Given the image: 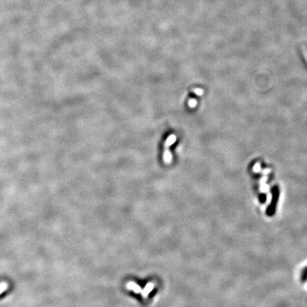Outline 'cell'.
I'll list each match as a JSON object with an SVG mask.
<instances>
[{
  "label": "cell",
  "mask_w": 307,
  "mask_h": 307,
  "mask_svg": "<svg viewBox=\"0 0 307 307\" xmlns=\"http://www.w3.org/2000/svg\"><path fill=\"white\" fill-rule=\"evenodd\" d=\"M271 191H272V200L269 205V206L267 207L266 210L267 216H268L269 217H272L273 216H274L275 213H276L277 203H278L279 195H280L279 187L278 186H277V185H275V186L272 188Z\"/></svg>",
  "instance_id": "obj_1"
},
{
  "label": "cell",
  "mask_w": 307,
  "mask_h": 307,
  "mask_svg": "<svg viewBox=\"0 0 307 307\" xmlns=\"http://www.w3.org/2000/svg\"><path fill=\"white\" fill-rule=\"evenodd\" d=\"M176 140V136L171 135L169 136V137L167 139V140H166V142H164V154H163V159H164V162L167 163V164H169V163L171 162L172 157H171V152H169V147L174 143Z\"/></svg>",
  "instance_id": "obj_2"
},
{
  "label": "cell",
  "mask_w": 307,
  "mask_h": 307,
  "mask_svg": "<svg viewBox=\"0 0 307 307\" xmlns=\"http://www.w3.org/2000/svg\"><path fill=\"white\" fill-rule=\"evenodd\" d=\"M300 280L301 282H303V283L307 281V266L304 267V269L301 270Z\"/></svg>",
  "instance_id": "obj_3"
}]
</instances>
